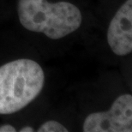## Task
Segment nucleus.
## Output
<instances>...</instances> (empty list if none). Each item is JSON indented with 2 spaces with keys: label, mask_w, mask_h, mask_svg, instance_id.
Returning a JSON list of instances; mask_svg holds the SVG:
<instances>
[{
  "label": "nucleus",
  "mask_w": 132,
  "mask_h": 132,
  "mask_svg": "<svg viewBox=\"0 0 132 132\" xmlns=\"http://www.w3.org/2000/svg\"><path fill=\"white\" fill-rule=\"evenodd\" d=\"M17 15L26 29L59 39L76 32L82 22L81 10L69 2L18 0Z\"/></svg>",
  "instance_id": "obj_1"
},
{
  "label": "nucleus",
  "mask_w": 132,
  "mask_h": 132,
  "mask_svg": "<svg viewBox=\"0 0 132 132\" xmlns=\"http://www.w3.org/2000/svg\"><path fill=\"white\" fill-rule=\"evenodd\" d=\"M46 76L34 60L21 59L0 67V114H13L23 109L40 94Z\"/></svg>",
  "instance_id": "obj_2"
},
{
  "label": "nucleus",
  "mask_w": 132,
  "mask_h": 132,
  "mask_svg": "<svg viewBox=\"0 0 132 132\" xmlns=\"http://www.w3.org/2000/svg\"><path fill=\"white\" fill-rule=\"evenodd\" d=\"M84 132H131L132 95L121 94L105 112H93L85 118Z\"/></svg>",
  "instance_id": "obj_3"
},
{
  "label": "nucleus",
  "mask_w": 132,
  "mask_h": 132,
  "mask_svg": "<svg viewBox=\"0 0 132 132\" xmlns=\"http://www.w3.org/2000/svg\"><path fill=\"white\" fill-rule=\"evenodd\" d=\"M107 43L118 56L132 52V0H126L117 10L107 29Z\"/></svg>",
  "instance_id": "obj_4"
},
{
  "label": "nucleus",
  "mask_w": 132,
  "mask_h": 132,
  "mask_svg": "<svg viewBox=\"0 0 132 132\" xmlns=\"http://www.w3.org/2000/svg\"><path fill=\"white\" fill-rule=\"evenodd\" d=\"M38 132H67L68 129L61 123L55 120H49L39 126Z\"/></svg>",
  "instance_id": "obj_5"
},
{
  "label": "nucleus",
  "mask_w": 132,
  "mask_h": 132,
  "mask_svg": "<svg viewBox=\"0 0 132 132\" xmlns=\"http://www.w3.org/2000/svg\"><path fill=\"white\" fill-rule=\"evenodd\" d=\"M16 130L10 125H4L0 126V132H15Z\"/></svg>",
  "instance_id": "obj_6"
},
{
  "label": "nucleus",
  "mask_w": 132,
  "mask_h": 132,
  "mask_svg": "<svg viewBox=\"0 0 132 132\" xmlns=\"http://www.w3.org/2000/svg\"><path fill=\"white\" fill-rule=\"evenodd\" d=\"M34 130L33 127H30V126H25V127H22L20 130V132H34Z\"/></svg>",
  "instance_id": "obj_7"
}]
</instances>
